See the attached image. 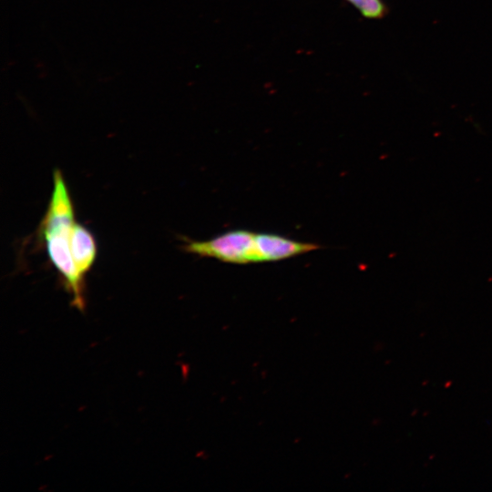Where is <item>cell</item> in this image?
<instances>
[{"label":"cell","mask_w":492,"mask_h":492,"mask_svg":"<svg viewBox=\"0 0 492 492\" xmlns=\"http://www.w3.org/2000/svg\"><path fill=\"white\" fill-rule=\"evenodd\" d=\"M75 210L68 188L59 169L53 173V190L46 211L38 227V237L44 242L48 258L56 268L73 305L85 307V279L78 273L71 251V231Z\"/></svg>","instance_id":"6da1fadb"},{"label":"cell","mask_w":492,"mask_h":492,"mask_svg":"<svg viewBox=\"0 0 492 492\" xmlns=\"http://www.w3.org/2000/svg\"><path fill=\"white\" fill-rule=\"evenodd\" d=\"M182 248L186 252L229 263L261 262L256 233L246 230L230 231L203 241L187 240Z\"/></svg>","instance_id":"7a4b0ae2"},{"label":"cell","mask_w":492,"mask_h":492,"mask_svg":"<svg viewBox=\"0 0 492 492\" xmlns=\"http://www.w3.org/2000/svg\"><path fill=\"white\" fill-rule=\"evenodd\" d=\"M256 244L261 262L277 261L303 254L320 248L272 233H256Z\"/></svg>","instance_id":"3957f363"},{"label":"cell","mask_w":492,"mask_h":492,"mask_svg":"<svg viewBox=\"0 0 492 492\" xmlns=\"http://www.w3.org/2000/svg\"><path fill=\"white\" fill-rule=\"evenodd\" d=\"M71 251L76 268L82 278L95 263L97 257V243L93 234L84 225L77 221L71 231Z\"/></svg>","instance_id":"277c9868"},{"label":"cell","mask_w":492,"mask_h":492,"mask_svg":"<svg viewBox=\"0 0 492 492\" xmlns=\"http://www.w3.org/2000/svg\"><path fill=\"white\" fill-rule=\"evenodd\" d=\"M366 18H380L385 14L382 0H347Z\"/></svg>","instance_id":"5b68a950"}]
</instances>
